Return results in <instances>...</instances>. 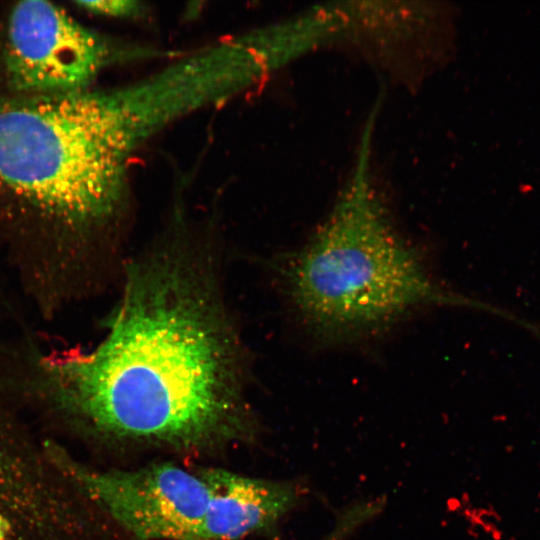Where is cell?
<instances>
[{"mask_svg":"<svg viewBox=\"0 0 540 540\" xmlns=\"http://www.w3.org/2000/svg\"><path fill=\"white\" fill-rule=\"evenodd\" d=\"M110 56L103 38L51 2H17L4 19L0 67L12 97L85 91Z\"/></svg>","mask_w":540,"mask_h":540,"instance_id":"obj_4","label":"cell"},{"mask_svg":"<svg viewBox=\"0 0 540 540\" xmlns=\"http://www.w3.org/2000/svg\"><path fill=\"white\" fill-rule=\"evenodd\" d=\"M79 487L137 540H197L209 498L201 472L169 462L94 470L61 461Z\"/></svg>","mask_w":540,"mask_h":540,"instance_id":"obj_5","label":"cell"},{"mask_svg":"<svg viewBox=\"0 0 540 540\" xmlns=\"http://www.w3.org/2000/svg\"><path fill=\"white\" fill-rule=\"evenodd\" d=\"M75 4L93 14L117 18L136 17L143 10L139 2L128 0L76 1Z\"/></svg>","mask_w":540,"mask_h":540,"instance_id":"obj_7","label":"cell"},{"mask_svg":"<svg viewBox=\"0 0 540 540\" xmlns=\"http://www.w3.org/2000/svg\"><path fill=\"white\" fill-rule=\"evenodd\" d=\"M209 498L197 540H240L274 528L302 496L294 482L201 469Z\"/></svg>","mask_w":540,"mask_h":540,"instance_id":"obj_6","label":"cell"},{"mask_svg":"<svg viewBox=\"0 0 540 540\" xmlns=\"http://www.w3.org/2000/svg\"><path fill=\"white\" fill-rule=\"evenodd\" d=\"M43 367L64 408L113 439L201 451L248 433L238 345L208 273L184 248L131 268L94 350Z\"/></svg>","mask_w":540,"mask_h":540,"instance_id":"obj_1","label":"cell"},{"mask_svg":"<svg viewBox=\"0 0 540 540\" xmlns=\"http://www.w3.org/2000/svg\"><path fill=\"white\" fill-rule=\"evenodd\" d=\"M121 97L0 99V211L80 229L114 212L127 133Z\"/></svg>","mask_w":540,"mask_h":540,"instance_id":"obj_2","label":"cell"},{"mask_svg":"<svg viewBox=\"0 0 540 540\" xmlns=\"http://www.w3.org/2000/svg\"><path fill=\"white\" fill-rule=\"evenodd\" d=\"M335 208L286 270L292 302L320 339L360 338L424 306H478L431 278L368 193Z\"/></svg>","mask_w":540,"mask_h":540,"instance_id":"obj_3","label":"cell"}]
</instances>
